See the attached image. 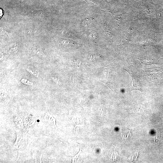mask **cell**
<instances>
[{"mask_svg":"<svg viewBox=\"0 0 163 163\" xmlns=\"http://www.w3.org/2000/svg\"><path fill=\"white\" fill-rule=\"evenodd\" d=\"M44 121L47 126H52L53 124L56 128H57L56 125L55 119L48 112L46 114L44 117Z\"/></svg>","mask_w":163,"mask_h":163,"instance_id":"1","label":"cell"},{"mask_svg":"<svg viewBox=\"0 0 163 163\" xmlns=\"http://www.w3.org/2000/svg\"><path fill=\"white\" fill-rule=\"evenodd\" d=\"M26 70L30 74L37 77H38L39 72L37 69L31 66H29L27 68Z\"/></svg>","mask_w":163,"mask_h":163,"instance_id":"2","label":"cell"},{"mask_svg":"<svg viewBox=\"0 0 163 163\" xmlns=\"http://www.w3.org/2000/svg\"><path fill=\"white\" fill-rule=\"evenodd\" d=\"M94 21L93 19L87 18L85 19L83 21V24L85 28H88L93 26Z\"/></svg>","mask_w":163,"mask_h":163,"instance_id":"3","label":"cell"},{"mask_svg":"<svg viewBox=\"0 0 163 163\" xmlns=\"http://www.w3.org/2000/svg\"><path fill=\"white\" fill-rule=\"evenodd\" d=\"M61 43L63 45L69 46H75V44L72 41L69 40L62 39Z\"/></svg>","mask_w":163,"mask_h":163,"instance_id":"4","label":"cell"},{"mask_svg":"<svg viewBox=\"0 0 163 163\" xmlns=\"http://www.w3.org/2000/svg\"><path fill=\"white\" fill-rule=\"evenodd\" d=\"M8 94L7 92L5 90L2 89H1L0 90V95H1V98L2 99H3L4 98H5Z\"/></svg>","mask_w":163,"mask_h":163,"instance_id":"5","label":"cell"},{"mask_svg":"<svg viewBox=\"0 0 163 163\" xmlns=\"http://www.w3.org/2000/svg\"><path fill=\"white\" fill-rule=\"evenodd\" d=\"M81 152V148H80L79 152L73 158H72V163L74 162V160H75V159L76 158H76H78V156L79 155L80 153Z\"/></svg>","mask_w":163,"mask_h":163,"instance_id":"6","label":"cell"},{"mask_svg":"<svg viewBox=\"0 0 163 163\" xmlns=\"http://www.w3.org/2000/svg\"><path fill=\"white\" fill-rule=\"evenodd\" d=\"M51 76L52 78L57 83H58V80L57 79V78L53 76V75H51Z\"/></svg>","mask_w":163,"mask_h":163,"instance_id":"7","label":"cell"},{"mask_svg":"<svg viewBox=\"0 0 163 163\" xmlns=\"http://www.w3.org/2000/svg\"><path fill=\"white\" fill-rule=\"evenodd\" d=\"M89 37L91 39H94L95 38L96 36L94 34L91 33L89 35Z\"/></svg>","mask_w":163,"mask_h":163,"instance_id":"8","label":"cell"}]
</instances>
